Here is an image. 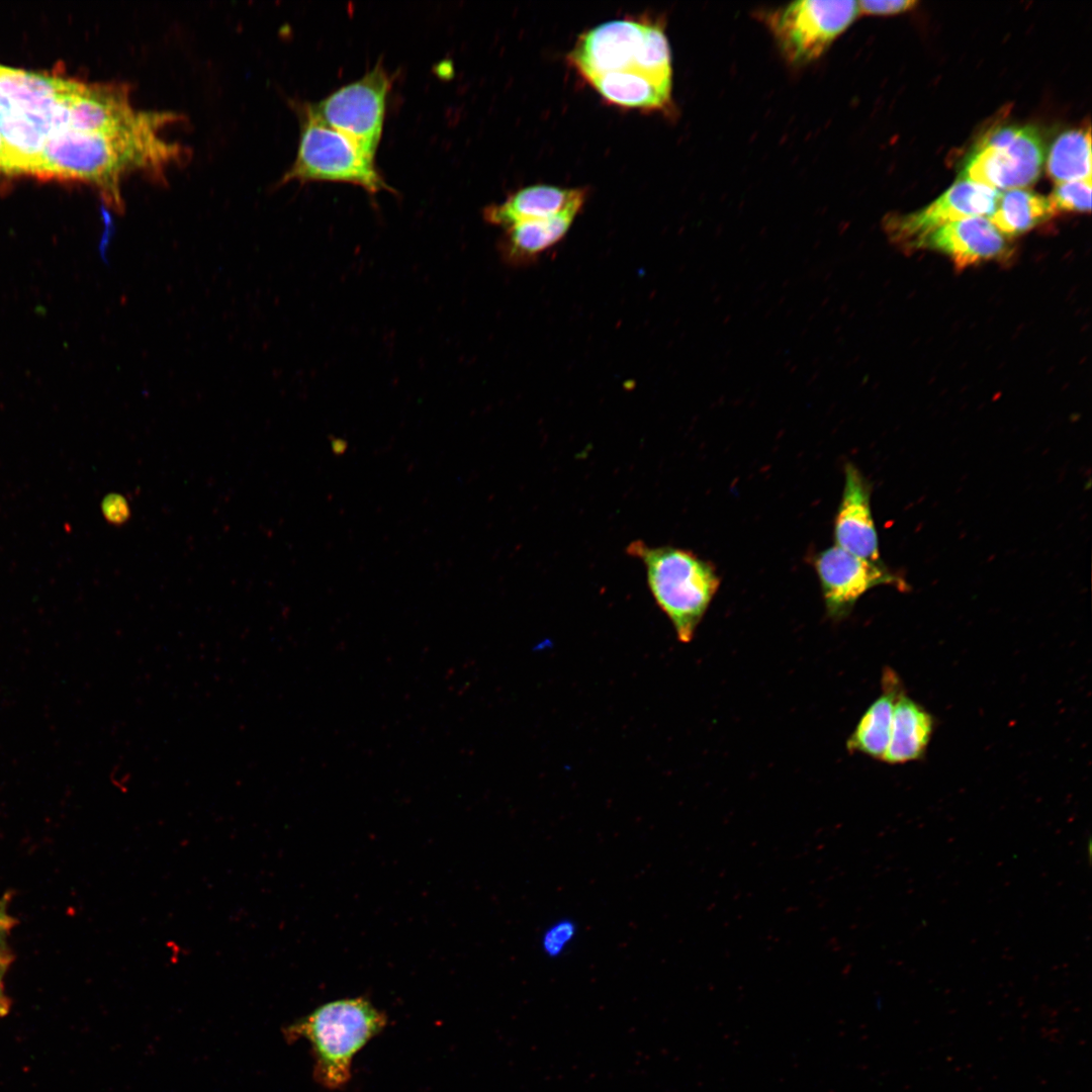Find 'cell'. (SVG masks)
Masks as SVG:
<instances>
[{
	"instance_id": "cell-1",
	"label": "cell",
	"mask_w": 1092,
	"mask_h": 1092,
	"mask_svg": "<svg viewBox=\"0 0 1092 1092\" xmlns=\"http://www.w3.org/2000/svg\"><path fill=\"white\" fill-rule=\"evenodd\" d=\"M386 1022L385 1014L366 998H345L321 1005L284 1033L290 1041L303 1038L310 1043L315 1080L334 1090L349 1082L354 1057Z\"/></svg>"
},
{
	"instance_id": "cell-2",
	"label": "cell",
	"mask_w": 1092,
	"mask_h": 1092,
	"mask_svg": "<svg viewBox=\"0 0 1092 1092\" xmlns=\"http://www.w3.org/2000/svg\"><path fill=\"white\" fill-rule=\"evenodd\" d=\"M626 552L642 562L656 605L677 639L689 643L719 588L715 566L690 550L650 546L641 540L629 543Z\"/></svg>"
},
{
	"instance_id": "cell-3",
	"label": "cell",
	"mask_w": 1092,
	"mask_h": 1092,
	"mask_svg": "<svg viewBox=\"0 0 1092 1092\" xmlns=\"http://www.w3.org/2000/svg\"><path fill=\"white\" fill-rule=\"evenodd\" d=\"M295 159L281 183L298 180L342 181L375 193L389 189L377 171L374 158L344 134L322 121L305 104L302 108Z\"/></svg>"
},
{
	"instance_id": "cell-4",
	"label": "cell",
	"mask_w": 1092,
	"mask_h": 1092,
	"mask_svg": "<svg viewBox=\"0 0 1092 1092\" xmlns=\"http://www.w3.org/2000/svg\"><path fill=\"white\" fill-rule=\"evenodd\" d=\"M858 15L857 1L799 0L761 16L785 60L801 67L825 54Z\"/></svg>"
},
{
	"instance_id": "cell-5",
	"label": "cell",
	"mask_w": 1092,
	"mask_h": 1092,
	"mask_svg": "<svg viewBox=\"0 0 1092 1092\" xmlns=\"http://www.w3.org/2000/svg\"><path fill=\"white\" fill-rule=\"evenodd\" d=\"M1043 161V142L1034 126L1002 125L980 139L963 177L995 190L1023 188L1037 180Z\"/></svg>"
},
{
	"instance_id": "cell-6",
	"label": "cell",
	"mask_w": 1092,
	"mask_h": 1092,
	"mask_svg": "<svg viewBox=\"0 0 1092 1092\" xmlns=\"http://www.w3.org/2000/svg\"><path fill=\"white\" fill-rule=\"evenodd\" d=\"M390 84L388 73L377 63L361 78L336 89L316 103H309L308 107L322 121L374 158Z\"/></svg>"
},
{
	"instance_id": "cell-7",
	"label": "cell",
	"mask_w": 1092,
	"mask_h": 1092,
	"mask_svg": "<svg viewBox=\"0 0 1092 1092\" xmlns=\"http://www.w3.org/2000/svg\"><path fill=\"white\" fill-rule=\"evenodd\" d=\"M1000 191L961 179L924 208L907 214H889L883 220L890 242L903 249H917L936 229L960 219L991 215Z\"/></svg>"
},
{
	"instance_id": "cell-8",
	"label": "cell",
	"mask_w": 1092,
	"mask_h": 1092,
	"mask_svg": "<svg viewBox=\"0 0 1092 1092\" xmlns=\"http://www.w3.org/2000/svg\"><path fill=\"white\" fill-rule=\"evenodd\" d=\"M648 22L625 18L600 24L580 35L569 59L587 81L610 72L640 71Z\"/></svg>"
},
{
	"instance_id": "cell-9",
	"label": "cell",
	"mask_w": 1092,
	"mask_h": 1092,
	"mask_svg": "<svg viewBox=\"0 0 1092 1092\" xmlns=\"http://www.w3.org/2000/svg\"><path fill=\"white\" fill-rule=\"evenodd\" d=\"M812 564L820 582L826 614L833 620L846 617L857 600L871 588L899 582L883 565L854 556L836 545L815 554Z\"/></svg>"
},
{
	"instance_id": "cell-10",
	"label": "cell",
	"mask_w": 1092,
	"mask_h": 1092,
	"mask_svg": "<svg viewBox=\"0 0 1092 1092\" xmlns=\"http://www.w3.org/2000/svg\"><path fill=\"white\" fill-rule=\"evenodd\" d=\"M872 486L859 469L847 462L844 486L834 523L835 545L850 554L882 565L879 540L871 510Z\"/></svg>"
},
{
	"instance_id": "cell-11",
	"label": "cell",
	"mask_w": 1092,
	"mask_h": 1092,
	"mask_svg": "<svg viewBox=\"0 0 1092 1092\" xmlns=\"http://www.w3.org/2000/svg\"><path fill=\"white\" fill-rule=\"evenodd\" d=\"M917 249L937 251L958 269L1010 257L1011 247L989 218L974 216L944 224L927 235Z\"/></svg>"
},
{
	"instance_id": "cell-12",
	"label": "cell",
	"mask_w": 1092,
	"mask_h": 1092,
	"mask_svg": "<svg viewBox=\"0 0 1092 1092\" xmlns=\"http://www.w3.org/2000/svg\"><path fill=\"white\" fill-rule=\"evenodd\" d=\"M583 203L584 200L576 201L553 216L521 221L507 228L498 243L502 260L512 267L533 263L564 238Z\"/></svg>"
},
{
	"instance_id": "cell-13",
	"label": "cell",
	"mask_w": 1092,
	"mask_h": 1092,
	"mask_svg": "<svg viewBox=\"0 0 1092 1092\" xmlns=\"http://www.w3.org/2000/svg\"><path fill=\"white\" fill-rule=\"evenodd\" d=\"M582 188L534 185L522 188L498 204L485 208L484 218L505 229L526 220L553 216L572 203L585 200Z\"/></svg>"
},
{
	"instance_id": "cell-14",
	"label": "cell",
	"mask_w": 1092,
	"mask_h": 1092,
	"mask_svg": "<svg viewBox=\"0 0 1092 1092\" xmlns=\"http://www.w3.org/2000/svg\"><path fill=\"white\" fill-rule=\"evenodd\" d=\"M0 132L4 144V173L34 175L48 133L23 110L9 103L0 108Z\"/></svg>"
},
{
	"instance_id": "cell-15",
	"label": "cell",
	"mask_w": 1092,
	"mask_h": 1092,
	"mask_svg": "<svg viewBox=\"0 0 1092 1092\" xmlns=\"http://www.w3.org/2000/svg\"><path fill=\"white\" fill-rule=\"evenodd\" d=\"M79 82L0 66V94L29 113H44L71 95Z\"/></svg>"
},
{
	"instance_id": "cell-16",
	"label": "cell",
	"mask_w": 1092,
	"mask_h": 1092,
	"mask_svg": "<svg viewBox=\"0 0 1092 1092\" xmlns=\"http://www.w3.org/2000/svg\"><path fill=\"white\" fill-rule=\"evenodd\" d=\"M588 82L606 100L620 106L664 109L670 105L672 84L637 70L610 72Z\"/></svg>"
},
{
	"instance_id": "cell-17",
	"label": "cell",
	"mask_w": 1092,
	"mask_h": 1092,
	"mask_svg": "<svg viewBox=\"0 0 1092 1092\" xmlns=\"http://www.w3.org/2000/svg\"><path fill=\"white\" fill-rule=\"evenodd\" d=\"M883 687V693L868 708L846 742L849 752H860L882 760L890 741L895 705L901 694L892 671L884 672Z\"/></svg>"
},
{
	"instance_id": "cell-18",
	"label": "cell",
	"mask_w": 1092,
	"mask_h": 1092,
	"mask_svg": "<svg viewBox=\"0 0 1092 1092\" xmlns=\"http://www.w3.org/2000/svg\"><path fill=\"white\" fill-rule=\"evenodd\" d=\"M932 730L930 714L901 693L895 705L890 741L883 760L904 763L919 759L929 743Z\"/></svg>"
},
{
	"instance_id": "cell-19",
	"label": "cell",
	"mask_w": 1092,
	"mask_h": 1092,
	"mask_svg": "<svg viewBox=\"0 0 1092 1092\" xmlns=\"http://www.w3.org/2000/svg\"><path fill=\"white\" fill-rule=\"evenodd\" d=\"M1056 214L1049 197L1016 188L1000 193L989 220L1004 237L1022 235Z\"/></svg>"
},
{
	"instance_id": "cell-20",
	"label": "cell",
	"mask_w": 1092,
	"mask_h": 1092,
	"mask_svg": "<svg viewBox=\"0 0 1092 1092\" xmlns=\"http://www.w3.org/2000/svg\"><path fill=\"white\" fill-rule=\"evenodd\" d=\"M1090 128H1073L1059 134L1046 158L1049 176L1058 183L1091 179Z\"/></svg>"
},
{
	"instance_id": "cell-21",
	"label": "cell",
	"mask_w": 1092,
	"mask_h": 1092,
	"mask_svg": "<svg viewBox=\"0 0 1092 1092\" xmlns=\"http://www.w3.org/2000/svg\"><path fill=\"white\" fill-rule=\"evenodd\" d=\"M1091 188V179L1058 183L1049 199L1056 213L1090 212Z\"/></svg>"
},
{
	"instance_id": "cell-22",
	"label": "cell",
	"mask_w": 1092,
	"mask_h": 1092,
	"mask_svg": "<svg viewBox=\"0 0 1092 1092\" xmlns=\"http://www.w3.org/2000/svg\"><path fill=\"white\" fill-rule=\"evenodd\" d=\"M577 933L576 923L568 918H562L549 924L540 938L543 953L556 959L561 957L574 940Z\"/></svg>"
},
{
	"instance_id": "cell-23",
	"label": "cell",
	"mask_w": 1092,
	"mask_h": 1092,
	"mask_svg": "<svg viewBox=\"0 0 1092 1092\" xmlns=\"http://www.w3.org/2000/svg\"><path fill=\"white\" fill-rule=\"evenodd\" d=\"M917 4L913 0H874L858 1V12L866 15H892L912 9Z\"/></svg>"
},
{
	"instance_id": "cell-24",
	"label": "cell",
	"mask_w": 1092,
	"mask_h": 1092,
	"mask_svg": "<svg viewBox=\"0 0 1092 1092\" xmlns=\"http://www.w3.org/2000/svg\"><path fill=\"white\" fill-rule=\"evenodd\" d=\"M11 900V894L5 893L0 899V962L11 964L13 961V954L10 951L7 938L11 929L16 925L17 920L13 917L9 911V902Z\"/></svg>"
},
{
	"instance_id": "cell-25",
	"label": "cell",
	"mask_w": 1092,
	"mask_h": 1092,
	"mask_svg": "<svg viewBox=\"0 0 1092 1092\" xmlns=\"http://www.w3.org/2000/svg\"><path fill=\"white\" fill-rule=\"evenodd\" d=\"M105 519L114 525L123 524L130 516L126 499L118 493L106 495L101 504Z\"/></svg>"
},
{
	"instance_id": "cell-26",
	"label": "cell",
	"mask_w": 1092,
	"mask_h": 1092,
	"mask_svg": "<svg viewBox=\"0 0 1092 1092\" xmlns=\"http://www.w3.org/2000/svg\"><path fill=\"white\" fill-rule=\"evenodd\" d=\"M9 966L10 964L0 962V1017L7 1015L11 1007V1001L5 992L3 982L4 975Z\"/></svg>"
},
{
	"instance_id": "cell-27",
	"label": "cell",
	"mask_w": 1092,
	"mask_h": 1092,
	"mask_svg": "<svg viewBox=\"0 0 1092 1092\" xmlns=\"http://www.w3.org/2000/svg\"><path fill=\"white\" fill-rule=\"evenodd\" d=\"M5 158H4V144L0 132V173H4Z\"/></svg>"
}]
</instances>
